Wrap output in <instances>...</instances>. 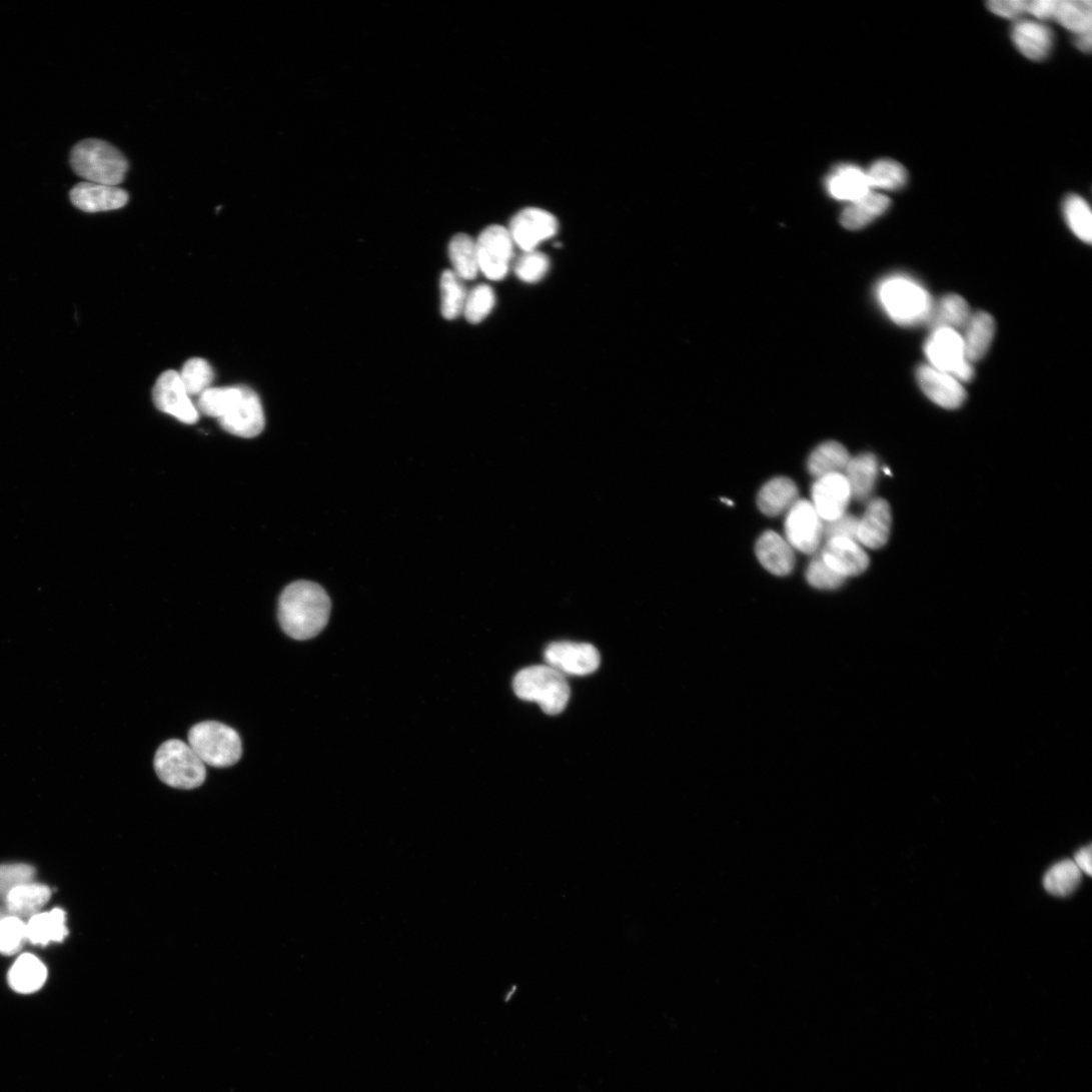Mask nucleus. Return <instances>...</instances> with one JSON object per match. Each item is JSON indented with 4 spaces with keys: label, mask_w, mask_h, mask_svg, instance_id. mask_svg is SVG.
Segmentation results:
<instances>
[{
    "label": "nucleus",
    "mask_w": 1092,
    "mask_h": 1092,
    "mask_svg": "<svg viewBox=\"0 0 1092 1092\" xmlns=\"http://www.w3.org/2000/svg\"><path fill=\"white\" fill-rule=\"evenodd\" d=\"M513 689L518 699L538 704L549 716L562 714L571 698L566 677L548 665L518 672L513 680Z\"/></svg>",
    "instance_id": "5"
},
{
    "label": "nucleus",
    "mask_w": 1092,
    "mask_h": 1092,
    "mask_svg": "<svg viewBox=\"0 0 1092 1092\" xmlns=\"http://www.w3.org/2000/svg\"><path fill=\"white\" fill-rule=\"evenodd\" d=\"M890 205L889 197L871 190L845 209L842 225L848 230H860L886 213Z\"/></svg>",
    "instance_id": "25"
},
{
    "label": "nucleus",
    "mask_w": 1092,
    "mask_h": 1092,
    "mask_svg": "<svg viewBox=\"0 0 1092 1092\" xmlns=\"http://www.w3.org/2000/svg\"><path fill=\"white\" fill-rule=\"evenodd\" d=\"M154 767L159 779L176 789H195L202 786L207 777L204 762L189 745L179 740H170L160 746Z\"/></svg>",
    "instance_id": "6"
},
{
    "label": "nucleus",
    "mask_w": 1092,
    "mask_h": 1092,
    "mask_svg": "<svg viewBox=\"0 0 1092 1092\" xmlns=\"http://www.w3.org/2000/svg\"><path fill=\"white\" fill-rule=\"evenodd\" d=\"M74 172L87 182L110 186L120 185L129 169L124 154L112 144L87 139L74 146L70 155Z\"/></svg>",
    "instance_id": "4"
},
{
    "label": "nucleus",
    "mask_w": 1092,
    "mask_h": 1092,
    "mask_svg": "<svg viewBox=\"0 0 1092 1092\" xmlns=\"http://www.w3.org/2000/svg\"><path fill=\"white\" fill-rule=\"evenodd\" d=\"M867 172L871 189L899 190L909 180L907 169L899 162L881 159L872 164Z\"/></svg>",
    "instance_id": "35"
},
{
    "label": "nucleus",
    "mask_w": 1092,
    "mask_h": 1092,
    "mask_svg": "<svg viewBox=\"0 0 1092 1092\" xmlns=\"http://www.w3.org/2000/svg\"><path fill=\"white\" fill-rule=\"evenodd\" d=\"M971 311L962 296L948 294L934 303L927 324L933 329H963L971 317Z\"/></svg>",
    "instance_id": "29"
},
{
    "label": "nucleus",
    "mask_w": 1092,
    "mask_h": 1092,
    "mask_svg": "<svg viewBox=\"0 0 1092 1092\" xmlns=\"http://www.w3.org/2000/svg\"><path fill=\"white\" fill-rule=\"evenodd\" d=\"M71 203L86 213L109 212L125 207L129 194L118 186L80 182L70 191Z\"/></svg>",
    "instance_id": "16"
},
{
    "label": "nucleus",
    "mask_w": 1092,
    "mask_h": 1092,
    "mask_svg": "<svg viewBox=\"0 0 1092 1092\" xmlns=\"http://www.w3.org/2000/svg\"><path fill=\"white\" fill-rule=\"evenodd\" d=\"M877 296L888 317L902 326L927 323L934 305L929 291L906 275L885 278L877 288Z\"/></svg>",
    "instance_id": "3"
},
{
    "label": "nucleus",
    "mask_w": 1092,
    "mask_h": 1092,
    "mask_svg": "<svg viewBox=\"0 0 1092 1092\" xmlns=\"http://www.w3.org/2000/svg\"><path fill=\"white\" fill-rule=\"evenodd\" d=\"M845 472L852 497L858 501L867 500L878 476V461L875 455L863 453L851 458Z\"/></svg>",
    "instance_id": "27"
},
{
    "label": "nucleus",
    "mask_w": 1092,
    "mask_h": 1092,
    "mask_svg": "<svg viewBox=\"0 0 1092 1092\" xmlns=\"http://www.w3.org/2000/svg\"><path fill=\"white\" fill-rule=\"evenodd\" d=\"M962 335L967 359L973 363L988 352L996 335V321L986 312L972 314Z\"/></svg>",
    "instance_id": "23"
},
{
    "label": "nucleus",
    "mask_w": 1092,
    "mask_h": 1092,
    "mask_svg": "<svg viewBox=\"0 0 1092 1092\" xmlns=\"http://www.w3.org/2000/svg\"><path fill=\"white\" fill-rule=\"evenodd\" d=\"M821 558L835 572L844 578L858 576L869 567V557L862 547L848 538L827 540Z\"/></svg>",
    "instance_id": "17"
},
{
    "label": "nucleus",
    "mask_w": 1092,
    "mask_h": 1092,
    "mask_svg": "<svg viewBox=\"0 0 1092 1092\" xmlns=\"http://www.w3.org/2000/svg\"><path fill=\"white\" fill-rule=\"evenodd\" d=\"M785 532L791 547L813 555L819 551L824 538V521L813 503L807 500L798 501L789 510Z\"/></svg>",
    "instance_id": "10"
},
{
    "label": "nucleus",
    "mask_w": 1092,
    "mask_h": 1092,
    "mask_svg": "<svg viewBox=\"0 0 1092 1092\" xmlns=\"http://www.w3.org/2000/svg\"><path fill=\"white\" fill-rule=\"evenodd\" d=\"M188 743L204 764L215 768L231 767L242 756V742L238 733L217 722L195 725L188 733Z\"/></svg>",
    "instance_id": "7"
},
{
    "label": "nucleus",
    "mask_w": 1092,
    "mask_h": 1092,
    "mask_svg": "<svg viewBox=\"0 0 1092 1092\" xmlns=\"http://www.w3.org/2000/svg\"><path fill=\"white\" fill-rule=\"evenodd\" d=\"M808 582L815 588L834 590L840 588L846 578L835 572L820 557L815 559L807 571Z\"/></svg>",
    "instance_id": "42"
},
{
    "label": "nucleus",
    "mask_w": 1092,
    "mask_h": 1092,
    "mask_svg": "<svg viewBox=\"0 0 1092 1092\" xmlns=\"http://www.w3.org/2000/svg\"><path fill=\"white\" fill-rule=\"evenodd\" d=\"M452 271L463 281L472 280L480 273L476 243L466 234L455 235L448 245Z\"/></svg>",
    "instance_id": "31"
},
{
    "label": "nucleus",
    "mask_w": 1092,
    "mask_h": 1092,
    "mask_svg": "<svg viewBox=\"0 0 1092 1092\" xmlns=\"http://www.w3.org/2000/svg\"><path fill=\"white\" fill-rule=\"evenodd\" d=\"M1091 41H1092L1091 31H1089V32H1086V33L1076 35L1075 45L1080 51H1082L1084 53H1088L1091 50Z\"/></svg>",
    "instance_id": "47"
},
{
    "label": "nucleus",
    "mask_w": 1092,
    "mask_h": 1092,
    "mask_svg": "<svg viewBox=\"0 0 1092 1092\" xmlns=\"http://www.w3.org/2000/svg\"><path fill=\"white\" fill-rule=\"evenodd\" d=\"M929 364L960 382L973 378L974 368L965 353L962 335L950 328L933 329L924 347Z\"/></svg>",
    "instance_id": "8"
},
{
    "label": "nucleus",
    "mask_w": 1092,
    "mask_h": 1092,
    "mask_svg": "<svg viewBox=\"0 0 1092 1092\" xmlns=\"http://www.w3.org/2000/svg\"><path fill=\"white\" fill-rule=\"evenodd\" d=\"M756 555L761 565L776 576L789 575L796 565L791 545L774 531H767L759 538Z\"/></svg>",
    "instance_id": "21"
},
{
    "label": "nucleus",
    "mask_w": 1092,
    "mask_h": 1092,
    "mask_svg": "<svg viewBox=\"0 0 1092 1092\" xmlns=\"http://www.w3.org/2000/svg\"><path fill=\"white\" fill-rule=\"evenodd\" d=\"M851 457L848 450L839 442L828 441L819 445L811 454L808 462L809 471L817 478L843 473Z\"/></svg>",
    "instance_id": "30"
},
{
    "label": "nucleus",
    "mask_w": 1092,
    "mask_h": 1092,
    "mask_svg": "<svg viewBox=\"0 0 1092 1092\" xmlns=\"http://www.w3.org/2000/svg\"><path fill=\"white\" fill-rule=\"evenodd\" d=\"M48 977V970L42 961L32 954L19 957L9 972L11 987L22 995H31L40 990Z\"/></svg>",
    "instance_id": "26"
},
{
    "label": "nucleus",
    "mask_w": 1092,
    "mask_h": 1092,
    "mask_svg": "<svg viewBox=\"0 0 1092 1092\" xmlns=\"http://www.w3.org/2000/svg\"><path fill=\"white\" fill-rule=\"evenodd\" d=\"M544 661L564 676H587L599 670L602 659L592 645L561 642L547 648Z\"/></svg>",
    "instance_id": "13"
},
{
    "label": "nucleus",
    "mask_w": 1092,
    "mask_h": 1092,
    "mask_svg": "<svg viewBox=\"0 0 1092 1092\" xmlns=\"http://www.w3.org/2000/svg\"><path fill=\"white\" fill-rule=\"evenodd\" d=\"M51 898V889L42 884L28 883L14 889L5 900L10 916L24 919L33 918L47 905Z\"/></svg>",
    "instance_id": "24"
},
{
    "label": "nucleus",
    "mask_w": 1092,
    "mask_h": 1092,
    "mask_svg": "<svg viewBox=\"0 0 1092 1092\" xmlns=\"http://www.w3.org/2000/svg\"><path fill=\"white\" fill-rule=\"evenodd\" d=\"M27 941V926L23 920L8 916L0 922V953L14 955Z\"/></svg>",
    "instance_id": "40"
},
{
    "label": "nucleus",
    "mask_w": 1092,
    "mask_h": 1092,
    "mask_svg": "<svg viewBox=\"0 0 1092 1092\" xmlns=\"http://www.w3.org/2000/svg\"><path fill=\"white\" fill-rule=\"evenodd\" d=\"M891 521L889 504L883 499H874L859 518L857 541L873 550L884 547L889 538Z\"/></svg>",
    "instance_id": "18"
},
{
    "label": "nucleus",
    "mask_w": 1092,
    "mask_h": 1092,
    "mask_svg": "<svg viewBox=\"0 0 1092 1092\" xmlns=\"http://www.w3.org/2000/svg\"><path fill=\"white\" fill-rule=\"evenodd\" d=\"M550 268V258L537 250L524 252L514 264L516 276L525 283L539 282L547 276Z\"/></svg>",
    "instance_id": "39"
},
{
    "label": "nucleus",
    "mask_w": 1092,
    "mask_h": 1092,
    "mask_svg": "<svg viewBox=\"0 0 1092 1092\" xmlns=\"http://www.w3.org/2000/svg\"><path fill=\"white\" fill-rule=\"evenodd\" d=\"M1063 213L1073 234L1082 242L1090 244L1092 240V215L1084 198L1077 194L1067 196L1063 204Z\"/></svg>",
    "instance_id": "36"
},
{
    "label": "nucleus",
    "mask_w": 1092,
    "mask_h": 1092,
    "mask_svg": "<svg viewBox=\"0 0 1092 1092\" xmlns=\"http://www.w3.org/2000/svg\"><path fill=\"white\" fill-rule=\"evenodd\" d=\"M479 272L487 279H504L512 265L515 244L508 228L500 225L486 227L475 240Z\"/></svg>",
    "instance_id": "9"
},
{
    "label": "nucleus",
    "mask_w": 1092,
    "mask_h": 1092,
    "mask_svg": "<svg viewBox=\"0 0 1092 1092\" xmlns=\"http://www.w3.org/2000/svg\"><path fill=\"white\" fill-rule=\"evenodd\" d=\"M1082 872L1072 860L1053 865L1044 877V887L1054 897H1068L1081 881Z\"/></svg>",
    "instance_id": "34"
},
{
    "label": "nucleus",
    "mask_w": 1092,
    "mask_h": 1092,
    "mask_svg": "<svg viewBox=\"0 0 1092 1092\" xmlns=\"http://www.w3.org/2000/svg\"><path fill=\"white\" fill-rule=\"evenodd\" d=\"M331 603L318 584L297 581L288 585L278 602V621L291 639L306 641L318 636L327 626Z\"/></svg>",
    "instance_id": "2"
},
{
    "label": "nucleus",
    "mask_w": 1092,
    "mask_h": 1092,
    "mask_svg": "<svg viewBox=\"0 0 1092 1092\" xmlns=\"http://www.w3.org/2000/svg\"><path fill=\"white\" fill-rule=\"evenodd\" d=\"M799 501V488L792 479L784 476L769 480L760 490L758 506L767 516H779Z\"/></svg>",
    "instance_id": "22"
},
{
    "label": "nucleus",
    "mask_w": 1092,
    "mask_h": 1092,
    "mask_svg": "<svg viewBox=\"0 0 1092 1092\" xmlns=\"http://www.w3.org/2000/svg\"><path fill=\"white\" fill-rule=\"evenodd\" d=\"M1054 19L1075 35L1089 32L1092 4L1089 0H1059Z\"/></svg>",
    "instance_id": "33"
},
{
    "label": "nucleus",
    "mask_w": 1092,
    "mask_h": 1092,
    "mask_svg": "<svg viewBox=\"0 0 1092 1092\" xmlns=\"http://www.w3.org/2000/svg\"><path fill=\"white\" fill-rule=\"evenodd\" d=\"M26 926L27 941L34 945L47 946L52 942L60 943L68 935L66 915L60 909L38 914L31 918Z\"/></svg>",
    "instance_id": "28"
},
{
    "label": "nucleus",
    "mask_w": 1092,
    "mask_h": 1092,
    "mask_svg": "<svg viewBox=\"0 0 1092 1092\" xmlns=\"http://www.w3.org/2000/svg\"><path fill=\"white\" fill-rule=\"evenodd\" d=\"M858 525L859 518L848 513L835 520L824 521V538L842 537L857 541Z\"/></svg>",
    "instance_id": "43"
},
{
    "label": "nucleus",
    "mask_w": 1092,
    "mask_h": 1092,
    "mask_svg": "<svg viewBox=\"0 0 1092 1092\" xmlns=\"http://www.w3.org/2000/svg\"><path fill=\"white\" fill-rule=\"evenodd\" d=\"M987 8L997 16L1015 20L1027 13V0H992Z\"/></svg>",
    "instance_id": "44"
},
{
    "label": "nucleus",
    "mask_w": 1092,
    "mask_h": 1092,
    "mask_svg": "<svg viewBox=\"0 0 1092 1092\" xmlns=\"http://www.w3.org/2000/svg\"><path fill=\"white\" fill-rule=\"evenodd\" d=\"M7 913L8 912L0 909V922H2L6 917L10 916V915H7Z\"/></svg>",
    "instance_id": "48"
},
{
    "label": "nucleus",
    "mask_w": 1092,
    "mask_h": 1092,
    "mask_svg": "<svg viewBox=\"0 0 1092 1092\" xmlns=\"http://www.w3.org/2000/svg\"><path fill=\"white\" fill-rule=\"evenodd\" d=\"M179 375L188 395L200 396L211 387L214 370L207 360L195 357L185 362Z\"/></svg>",
    "instance_id": "37"
},
{
    "label": "nucleus",
    "mask_w": 1092,
    "mask_h": 1092,
    "mask_svg": "<svg viewBox=\"0 0 1092 1092\" xmlns=\"http://www.w3.org/2000/svg\"><path fill=\"white\" fill-rule=\"evenodd\" d=\"M35 876V868L28 864L0 865V899L5 901L14 889L33 882Z\"/></svg>",
    "instance_id": "41"
},
{
    "label": "nucleus",
    "mask_w": 1092,
    "mask_h": 1092,
    "mask_svg": "<svg viewBox=\"0 0 1092 1092\" xmlns=\"http://www.w3.org/2000/svg\"><path fill=\"white\" fill-rule=\"evenodd\" d=\"M1059 0H1027V13L1045 21L1055 18Z\"/></svg>",
    "instance_id": "45"
},
{
    "label": "nucleus",
    "mask_w": 1092,
    "mask_h": 1092,
    "mask_svg": "<svg viewBox=\"0 0 1092 1092\" xmlns=\"http://www.w3.org/2000/svg\"><path fill=\"white\" fill-rule=\"evenodd\" d=\"M851 498V488L844 473L818 478L813 486V505L823 521H832L847 513Z\"/></svg>",
    "instance_id": "15"
},
{
    "label": "nucleus",
    "mask_w": 1092,
    "mask_h": 1092,
    "mask_svg": "<svg viewBox=\"0 0 1092 1092\" xmlns=\"http://www.w3.org/2000/svg\"><path fill=\"white\" fill-rule=\"evenodd\" d=\"M1091 852V846L1082 848L1075 854L1073 861L1079 868V870L1088 876H1090L1092 873Z\"/></svg>",
    "instance_id": "46"
},
{
    "label": "nucleus",
    "mask_w": 1092,
    "mask_h": 1092,
    "mask_svg": "<svg viewBox=\"0 0 1092 1092\" xmlns=\"http://www.w3.org/2000/svg\"><path fill=\"white\" fill-rule=\"evenodd\" d=\"M153 402L159 411L184 424H194L200 418V412L191 402L179 372L175 370H167L158 377L153 388Z\"/></svg>",
    "instance_id": "11"
},
{
    "label": "nucleus",
    "mask_w": 1092,
    "mask_h": 1092,
    "mask_svg": "<svg viewBox=\"0 0 1092 1092\" xmlns=\"http://www.w3.org/2000/svg\"><path fill=\"white\" fill-rule=\"evenodd\" d=\"M466 295L463 280L452 270H445L440 277V310L446 320L462 315Z\"/></svg>",
    "instance_id": "32"
},
{
    "label": "nucleus",
    "mask_w": 1092,
    "mask_h": 1092,
    "mask_svg": "<svg viewBox=\"0 0 1092 1092\" xmlns=\"http://www.w3.org/2000/svg\"><path fill=\"white\" fill-rule=\"evenodd\" d=\"M827 188L837 200L849 203L858 201L872 190L867 172L851 164L837 167L827 179Z\"/></svg>",
    "instance_id": "20"
},
{
    "label": "nucleus",
    "mask_w": 1092,
    "mask_h": 1092,
    "mask_svg": "<svg viewBox=\"0 0 1092 1092\" xmlns=\"http://www.w3.org/2000/svg\"><path fill=\"white\" fill-rule=\"evenodd\" d=\"M196 408L218 419L225 431L238 437H256L265 427L259 396L245 385L210 387L200 395Z\"/></svg>",
    "instance_id": "1"
},
{
    "label": "nucleus",
    "mask_w": 1092,
    "mask_h": 1092,
    "mask_svg": "<svg viewBox=\"0 0 1092 1092\" xmlns=\"http://www.w3.org/2000/svg\"><path fill=\"white\" fill-rule=\"evenodd\" d=\"M916 375L920 387L936 405L954 410L964 404L967 398L966 390L962 382L953 375L930 364L919 366Z\"/></svg>",
    "instance_id": "14"
},
{
    "label": "nucleus",
    "mask_w": 1092,
    "mask_h": 1092,
    "mask_svg": "<svg viewBox=\"0 0 1092 1092\" xmlns=\"http://www.w3.org/2000/svg\"><path fill=\"white\" fill-rule=\"evenodd\" d=\"M495 304L493 289L486 284H479L467 292L462 315L471 324L482 322L492 311Z\"/></svg>",
    "instance_id": "38"
},
{
    "label": "nucleus",
    "mask_w": 1092,
    "mask_h": 1092,
    "mask_svg": "<svg viewBox=\"0 0 1092 1092\" xmlns=\"http://www.w3.org/2000/svg\"><path fill=\"white\" fill-rule=\"evenodd\" d=\"M1012 38L1018 50L1033 61L1047 58L1054 42L1053 33L1048 27L1029 20L1020 21L1014 26Z\"/></svg>",
    "instance_id": "19"
},
{
    "label": "nucleus",
    "mask_w": 1092,
    "mask_h": 1092,
    "mask_svg": "<svg viewBox=\"0 0 1092 1092\" xmlns=\"http://www.w3.org/2000/svg\"><path fill=\"white\" fill-rule=\"evenodd\" d=\"M559 222L551 213L538 208L519 211L511 220L508 231L515 246L524 252L534 251L556 236Z\"/></svg>",
    "instance_id": "12"
}]
</instances>
